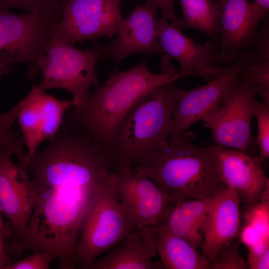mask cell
<instances>
[{"instance_id": "1", "label": "cell", "mask_w": 269, "mask_h": 269, "mask_svg": "<svg viewBox=\"0 0 269 269\" xmlns=\"http://www.w3.org/2000/svg\"><path fill=\"white\" fill-rule=\"evenodd\" d=\"M30 178L37 200L28 224L46 235L66 239L79 237L97 189L109 178L75 164L40 168Z\"/></svg>"}, {"instance_id": "2", "label": "cell", "mask_w": 269, "mask_h": 269, "mask_svg": "<svg viewBox=\"0 0 269 269\" xmlns=\"http://www.w3.org/2000/svg\"><path fill=\"white\" fill-rule=\"evenodd\" d=\"M147 62L145 59L131 69L112 74L103 85L94 87L80 111L74 113L75 126L112 153L121 123L144 96L162 84L188 77L180 70L153 73Z\"/></svg>"}, {"instance_id": "3", "label": "cell", "mask_w": 269, "mask_h": 269, "mask_svg": "<svg viewBox=\"0 0 269 269\" xmlns=\"http://www.w3.org/2000/svg\"><path fill=\"white\" fill-rule=\"evenodd\" d=\"M133 168L177 201L212 197L226 187L220 177L215 145H196L187 132L170 136L166 147Z\"/></svg>"}, {"instance_id": "4", "label": "cell", "mask_w": 269, "mask_h": 269, "mask_svg": "<svg viewBox=\"0 0 269 269\" xmlns=\"http://www.w3.org/2000/svg\"><path fill=\"white\" fill-rule=\"evenodd\" d=\"M182 89L175 81L162 84L130 111L116 134L113 155L117 170L134 165L168 144L175 106Z\"/></svg>"}, {"instance_id": "5", "label": "cell", "mask_w": 269, "mask_h": 269, "mask_svg": "<svg viewBox=\"0 0 269 269\" xmlns=\"http://www.w3.org/2000/svg\"><path fill=\"white\" fill-rule=\"evenodd\" d=\"M118 172L98 187L83 222L76 250V268L89 269L102 253L137 232L118 197Z\"/></svg>"}, {"instance_id": "6", "label": "cell", "mask_w": 269, "mask_h": 269, "mask_svg": "<svg viewBox=\"0 0 269 269\" xmlns=\"http://www.w3.org/2000/svg\"><path fill=\"white\" fill-rule=\"evenodd\" d=\"M105 48L81 50L51 39L37 63L42 76L38 87L44 91L55 88L68 91L72 97L74 113H78L90 96L91 88L98 84L96 68Z\"/></svg>"}, {"instance_id": "7", "label": "cell", "mask_w": 269, "mask_h": 269, "mask_svg": "<svg viewBox=\"0 0 269 269\" xmlns=\"http://www.w3.org/2000/svg\"><path fill=\"white\" fill-rule=\"evenodd\" d=\"M257 95L239 76L217 108L202 119L211 131L216 145L256 154L258 147L251 133V125L258 102Z\"/></svg>"}, {"instance_id": "8", "label": "cell", "mask_w": 269, "mask_h": 269, "mask_svg": "<svg viewBox=\"0 0 269 269\" xmlns=\"http://www.w3.org/2000/svg\"><path fill=\"white\" fill-rule=\"evenodd\" d=\"M60 17L38 12L17 14L0 9V68L27 63L31 75L50 45L53 31Z\"/></svg>"}, {"instance_id": "9", "label": "cell", "mask_w": 269, "mask_h": 269, "mask_svg": "<svg viewBox=\"0 0 269 269\" xmlns=\"http://www.w3.org/2000/svg\"><path fill=\"white\" fill-rule=\"evenodd\" d=\"M122 0H65L51 39L73 45L101 37L116 35L123 17Z\"/></svg>"}, {"instance_id": "10", "label": "cell", "mask_w": 269, "mask_h": 269, "mask_svg": "<svg viewBox=\"0 0 269 269\" xmlns=\"http://www.w3.org/2000/svg\"><path fill=\"white\" fill-rule=\"evenodd\" d=\"M118 172V195L136 231L164 224L177 200L133 167Z\"/></svg>"}, {"instance_id": "11", "label": "cell", "mask_w": 269, "mask_h": 269, "mask_svg": "<svg viewBox=\"0 0 269 269\" xmlns=\"http://www.w3.org/2000/svg\"><path fill=\"white\" fill-rule=\"evenodd\" d=\"M253 53L245 50L206 85L182 90L176 102L170 128V136L181 135L219 105L223 96L243 70L251 63Z\"/></svg>"}, {"instance_id": "12", "label": "cell", "mask_w": 269, "mask_h": 269, "mask_svg": "<svg viewBox=\"0 0 269 269\" xmlns=\"http://www.w3.org/2000/svg\"><path fill=\"white\" fill-rule=\"evenodd\" d=\"M9 149L0 150V208L7 219L15 241L22 235L37 200L29 176L12 160Z\"/></svg>"}, {"instance_id": "13", "label": "cell", "mask_w": 269, "mask_h": 269, "mask_svg": "<svg viewBox=\"0 0 269 269\" xmlns=\"http://www.w3.org/2000/svg\"><path fill=\"white\" fill-rule=\"evenodd\" d=\"M168 20L157 18L159 41L163 53L175 59L180 70L189 76H199L207 82L217 76L224 67L218 46L211 40L200 44L184 35Z\"/></svg>"}, {"instance_id": "14", "label": "cell", "mask_w": 269, "mask_h": 269, "mask_svg": "<svg viewBox=\"0 0 269 269\" xmlns=\"http://www.w3.org/2000/svg\"><path fill=\"white\" fill-rule=\"evenodd\" d=\"M218 168L224 185L234 190L244 209L260 201L269 189L264 168L267 160L230 148L216 145Z\"/></svg>"}, {"instance_id": "15", "label": "cell", "mask_w": 269, "mask_h": 269, "mask_svg": "<svg viewBox=\"0 0 269 269\" xmlns=\"http://www.w3.org/2000/svg\"><path fill=\"white\" fill-rule=\"evenodd\" d=\"M158 9L155 4L146 0L123 18L116 37L105 46L106 58L119 62L134 54L163 53L157 28Z\"/></svg>"}, {"instance_id": "16", "label": "cell", "mask_w": 269, "mask_h": 269, "mask_svg": "<svg viewBox=\"0 0 269 269\" xmlns=\"http://www.w3.org/2000/svg\"><path fill=\"white\" fill-rule=\"evenodd\" d=\"M220 10L218 47L221 62L231 64L247 46L269 11L248 0H217Z\"/></svg>"}, {"instance_id": "17", "label": "cell", "mask_w": 269, "mask_h": 269, "mask_svg": "<svg viewBox=\"0 0 269 269\" xmlns=\"http://www.w3.org/2000/svg\"><path fill=\"white\" fill-rule=\"evenodd\" d=\"M240 201L236 192L226 187L213 197L203 229L202 255L210 264L238 235Z\"/></svg>"}, {"instance_id": "18", "label": "cell", "mask_w": 269, "mask_h": 269, "mask_svg": "<svg viewBox=\"0 0 269 269\" xmlns=\"http://www.w3.org/2000/svg\"><path fill=\"white\" fill-rule=\"evenodd\" d=\"M138 232L143 243L156 251L164 269H209L210 264L196 248L173 233L165 224Z\"/></svg>"}, {"instance_id": "19", "label": "cell", "mask_w": 269, "mask_h": 269, "mask_svg": "<svg viewBox=\"0 0 269 269\" xmlns=\"http://www.w3.org/2000/svg\"><path fill=\"white\" fill-rule=\"evenodd\" d=\"M156 251L144 244L138 231L129 235L105 256L94 260L89 269H163L154 262Z\"/></svg>"}, {"instance_id": "20", "label": "cell", "mask_w": 269, "mask_h": 269, "mask_svg": "<svg viewBox=\"0 0 269 269\" xmlns=\"http://www.w3.org/2000/svg\"><path fill=\"white\" fill-rule=\"evenodd\" d=\"M182 18L171 24L182 31L187 28L198 30L218 46L220 32L221 13L214 0H180Z\"/></svg>"}, {"instance_id": "21", "label": "cell", "mask_w": 269, "mask_h": 269, "mask_svg": "<svg viewBox=\"0 0 269 269\" xmlns=\"http://www.w3.org/2000/svg\"><path fill=\"white\" fill-rule=\"evenodd\" d=\"M269 191H266L261 200L244 209V224L240 227L238 236L240 243L247 248L269 240Z\"/></svg>"}, {"instance_id": "22", "label": "cell", "mask_w": 269, "mask_h": 269, "mask_svg": "<svg viewBox=\"0 0 269 269\" xmlns=\"http://www.w3.org/2000/svg\"><path fill=\"white\" fill-rule=\"evenodd\" d=\"M37 91V85L34 83L27 95L21 100V106L17 117L22 134V141L26 147V159L38 150L42 142Z\"/></svg>"}, {"instance_id": "23", "label": "cell", "mask_w": 269, "mask_h": 269, "mask_svg": "<svg viewBox=\"0 0 269 269\" xmlns=\"http://www.w3.org/2000/svg\"><path fill=\"white\" fill-rule=\"evenodd\" d=\"M37 99L41 122V137L42 142L52 138L59 131L64 120L66 112L73 102L63 100L41 90L37 85Z\"/></svg>"}, {"instance_id": "24", "label": "cell", "mask_w": 269, "mask_h": 269, "mask_svg": "<svg viewBox=\"0 0 269 269\" xmlns=\"http://www.w3.org/2000/svg\"><path fill=\"white\" fill-rule=\"evenodd\" d=\"M21 106L20 100L11 108L0 113V150L10 149L22 163L26 158V153L23 148L22 140L17 137L12 130Z\"/></svg>"}, {"instance_id": "25", "label": "cell", "mask_w": 269, "mask_h": 269, "mask_svg": "<svg viewBox=\"0 0 269 269\" xmlns=\"http://www.w3.org/2000/svg\"><path fill=\"white\" fill-rule=\"evenodd\" d=\"M165 224L173 233L193 247L201 248L204 238L203 232L182 213L176 204Z\"/></svg>"}, {"instance_id": "26", "label": "cell", "mask_w": 269, "mask_h": 269, "mask_svg": "<svg viewBox=\"0 0 269 269\" xmlns=\"http://www.w3.org/2000/svg\"><path fill=\"white\" fill-rule=\"evenodd\" d=\"M65 0H0V9L18 8L28 13L60 17Z\"/></svg>"}, {"instance_id": "27", "label": "cell", "mask_w": 269, "mask_h": 269, "mask_svg": "<svg viewBox=\"0 0 269 269\" xmlns=\"http://www.w3.org/2000/svg\"><path fill=\"white\" fill-rule=\"evenodd\" d=\"M240 77L260 95L262 101L269 105V61L250 64L243 70Z\"/></svg>"}, {"instance_id": "28", "label": "cell", "mask_w": 269, "mask_h": 269, "mask_svg": "<svg viewBox=\"0 0 269 269\" xmlns=\"http://www.w3.org/2000/svg\"><path fill=\"white\" fill-rule=\"evenodd\" d=\"M213 197L202 199L180 200L176 205L182 213L189 219L203 233Z\"/></svg>"}, {"instance_id": "29", "label": "cell", "mask_w": 269, "mask_h": 269, "mask_svg": "<svg viewBox=\"0 0 269 269\" xmlns=\"http://www.w3.org/2000/svg\"><path fill=\"white\" fill-rule=\"evenodd\" d=\"M254 116L257 121L258 134L256 139L260 155L262 159L269 157V105L258 102Z\"/></svg>"}, {"instance_id": "30", "label": "cell", "mask_w": 269, "mask_h": 269, "mask_svg": "<svg viewBox=\"0 0 269 269\" xmlns=\"http://www.w3.org/2000/svg\"><path fill=\"white\" fill-rule=\"evenodd\" d=\"M239 240H234L223 249L216 259L211 262L209 269H247V262L240 255Z\"/></svg>"}, {"instance_id": "31", "label": "cell", "mask_w": 269, "mask_h": 269, "mask_svg": "<svg viewBox=\"0 0 269 269\" xmlns=\"http://www.w3.org/2000/svg\"><path fill=\"white\" fill-rule=\"evenodd\" d=\"M246 49L251 50L253 57L251 64L269 61V27L266 26L256 31Z\"/></svg>"}, {"instance_id": "32", "label": "cell", "mask_w": 269, "mask_h": 269, "mask_svg": "<svg viewBox=\"0 0 269 269\" xmlns=\"http://www.w3.org/2000/svg\"><path fill=\"white\" fill-rule=\"evenodd\" d=\"M54 260L43 252H33L21 260L11 262L7 269H48Z\"/></svg>"}, {"instance_id": "33", "label": "cell", "mask_w": 269, "mask_h": 269, "mask_svg": "<svg viewBox=\"0 0 269 269\" xmlns=\"http://www.w3.org/2000/svg\"><path fill=\"white\" fill-rule=\"evenodd\" d=\"M155 4L162 13V16L171 21L177 18L175 12V0H146Z\"/></svg>"}, {"instance_id": "34", "label": "cell", "mask_w": 269, "mask_h": 269, "mask_svg": "<svg viewBox=\"0 0 269 269\" xmlns=\"http://www.w3.org/2000/svg\"><path fill=\"white\" fill-rule=\"evenodd\" d=\"M248 268L250 269H269V250L263 255L247 261Z\"/></svg>"}, {"instance_id": "35", "label": "cell", "mask_w": 269, "mask_h": 269, "mask_svg": "<svg viewBox=\"0 0 269 269\" xmlns=\"http://www.w3.org/2000/svg\"><path fill=\"white\" fill-rule=\"evenodd\" d=\"M4 239L0 238V269H7L11 263L7 253Z\"/></svg>"}, {"instance_id": "36", "label": "cell", "mask_w": 269, "mask_h": 269, "mask_svg": "<svg viewBox=\"0 0 269 269\" xmlns=\"http://www.w3.org/2000/svg\"><path fill=\"white\" fill-rule=\"evenodd\" d=\"M254 2L264 8L268 11L269 10V0H253Z\"/></svg>"}, {"instance_id": "37", "label": "cell", "mask_w": 269, "mask_h": 269, "mask_svg": "<svg viewBox=\"0 0 269 269\" xmlns=\"http://www.w3.org/2000/svg\"><path fill=\"white\" fill-rule=\"evenodd\" d=\"M15 241L14 243H13V247H12V249L14 250V251L17 253H22V252H19L18 249H17V247H16V241ZM60 269H76V266H75V262H74V265L70 267V268H60Z\"/></svg>"}, {"instance_id": "38", "label": "cell", "mask_w": 269, "mask_h": 269, "mask_svg": "<svg viewBox=\"0 0 269 269\" xmlns=\"http://www.w3.org/2000/svg\"><path fill=\"white\" fill-rule=\"evenodd\" d=\"M5 236V231L3 227V223H0V238H4Z\"/></svg>"}, {"instance_id": "39", "label": "cell", "mask_w": 269, "mask_h": 269, "mask_svg": "<svg viewBox=\"0 0 269 269\" xmlns=\"http://www.w3.org/2000/svg\"><path fill=\"white\" fill-rule=\"evenodd\" d=\"M6 70L0 68V78L1 77V75L5 73V71Z\"/></svg>"}, {"instance_id": "40", "label": "cell", "mask_w": 269, "mask_h": 269, "mask_svg": "<svg viewBox=\"0 0 269 269\" xmlns=\"http://www.w3.org/2000/svg\"><path fill=\"white\" fill-rule=\"evenodd\" d=\"M0 211H1L0 208ZM0 223H3L0 215Z\"/></svg>"}]
</instances>
